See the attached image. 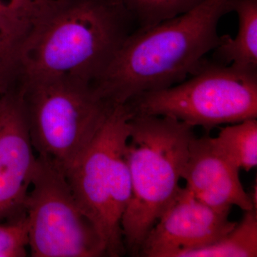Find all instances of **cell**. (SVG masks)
Instances as JSON below:
<instances>
[{
    "label": "cell",
    "instance_id": "obj_6",
    "mask_svg": "<svg viewBox=\"0 0 257 257\" xmlns=\"http://www.w3.org/2000/svg\"><path fill=\"white\" fill-rule=\"evenodd\" d=\"M133 115L170 116L207 130L257 117V72L204 61L190 78L126 103Z\"/></svg>",
    "mask_w": 257,
    "mask_h": 257
},
{
    "label": "cell",
    "instance_id": "obj_16",
    "mask_svg": "<svg viewBox=\"0 0 257 257\" xmlns=\"http://www.w3.org/2000/svg\"><path fill=\"white\" fill-rule=\"evenodd\" d=\"M29 250L26 214L13 220L0 222V257H25Z\"/></svg>",
    "mask_w": 257,
    "mask_h": 257
},
{
    "label": "cell",
    "instance_id": "obj_8",
    "mask_svg": "<svg viewBox=\"0 0 257 257\" xmlns=\"http://www.w3.org/2000/svg\"><path fill=\"white\" fill-rule=\"evenodd\" d=\"M230 211L211 207L181 188L144 239L139 256L177 257L214 242L237 224L229 220Z\"/></svg>",
    "mask_w": 257,
    "mask_h": 257
},
{
    "label": "cell",
    "instance_id": "obj_1",
    "mask_svg": "<svg viewBox=\"0 0 257 257\" xmlns=\"http://www.w3.org/2000/svg\"><path fill=\"white\" fill-rule=\"evenodd\" d=\"M231 0H204L195 8L130 34L94 84L110 104L165 89L195 73L220 42L218 26Z\"/></svg>",
    "mask_w": 257,
    "mask_h": 257
},
{
    "label": "cell",
    "instance_id": "obj_12",
    "mask_svg": "<svg viewBox=\"0 0 257 257\" xmlns=\"http://www.w3.org/2000/svg\"><path fill=\"white\" fill-rule=\"evenodd\" d=\"M231 12L238 16L237 33L221 37L216 55L222 64L257 72V0H231Z\"/></svg>",
    "mask_w": 257,
    "mask_h": 257
},
{
    "label": "cell",
    "instance_id": "obj_3",
    "mask_svg": "<svg viewBox=\"0 0 257 257\" xmlns=\"http://www.w3.org/2000/svg\"><path fill=\"white\" fill-rule=\"evenodd\" d=\"M194 137L192 126L175 118L132 114L126 146L132 194L121 221L132 256H139L144 239L182 188Z\"/></svg>",
    "mask_w": 257,
    "mask_h": 257
},
{
    "label": "cell",
    "instance_id": "obj_11",
    "mask_svg": "<svg viewBox=\"0 0 257 257\" xmlns=\"http://www.w3.org/2000/svg\"><path fill=\"white\" fill-rule=\"evenodd\" d=\"M53 8L36 3L0 9V92H8L18 79L24 48Z\"/></svg>",
    "mask_w": 257,
    "mask_h": 257
},
{
    "label": "cell",
    "instance_id": "obj_5",
    "mask_svg": "<svg viewBox=\"0 0 257 257\" xmlns=\"http://www.w3.org/2000/svg\"><path fill=\"white\" fill-rule=\"evenodd\" d=\"M131 116L126 104L111 106L66 177L77 201L96 225L109 256L126 252L121 221L132 194L126 156Z\"/></svg>",
    "mask_w": 257,
    "mask_h": 257
},
{
    "label": "cell",
    "instance_id": "obj_2",
    "mask_svg": "<svg viewBox=\"0 0 257 257\" xmlns=\"http://www.w3.org/2000/svg\"><path fill=\"white\" fill-rule=\"evenodd\" d=\"M130 16L120 0H59L24 48L20 84L94 86L130 35Z\"/></svg>",
    "mask_w": 257,
    "mask_h": 257
},
{
    "label": "cell",
    "instance_id": "obj_14",
    "mask_svg": "<svg viewBox=\"0 0 257 257\" xmlns=\"http://www.w3.org/2000/svg\"><path fill=\"white\" fill-rule=\"evenodd\" d=\"M216 148L239 170L249 172L257 165L256 119L244 120L221 128L211 138Z\"/></svg>",
    "mask_w": 257,
    "mask_h": 257
},
{
    "label": "cell",
    "instance_id": "obj_18",
    "mask_svg": "<svg viewBox=\"0 0 257 257\" xmlns=\"http://www.w3.org/2000/svg\"><path fill=\"white\" fill-rule=\"evenodd\" d=\"M3 94H4V93L0 92V98H1V96L2 95H3Z\"/></svg>",
    "mask_w": 257,
    "mask_h": 257
},
{
    "label": "cell",
    "instance_id": "obj_9",
    "mask_svg": "<svg viewBox=\"0 0 257 257\" xmlns=\"http://www.w3.org/2000/svg\"><path fill=\"white\" fill-rule=\"evenodd\" d=\"M37 166L18 89L0 98V222L25 214Z\"/></svg>",
    "mask_w": 257,
    "mask_h": 257
},
{
    "label": "cell",
    "instance_id": "obj_10",
    "mask_svg": "<svg viewBox=\"0 0 257 257\" xmlns=\"http://www.w3.org/2000/svg\"><path fill=\"white\" fill-rule=\"evenodd\" d=\"M239 170L216 148L211 137H194L182 179L194 197L211 207L236 206L244 211H256L249 194L243 188Z\"/></svg>",
    "mask_w": 257,
    "mask_h": 257
},
{
    "label": "cell",
    "instance_id": "obj_7",
    "mask_svg": "<svg viewBox=\"0 0 257 257\" xmlns=\"http://www.w3.org/2000/svg\"><path fill=\"white\" fill-rule=\"evenodd\" d=\"M25 214L32 256H106L101 234L65 176L38 158Z\"/></svg>",
    "mask_w": 257,
    "mask_h": 257
},
{
    "label": "cell",
    "instance_id": "obj_4",
    "mask_svg": "<svg viewBox=\"0 0 257 257\" xmlns=\"http://www.w3.org/2000/svg\"><path fill=\"white\" fill-rule=\"evenodd\" d=\"M18 91L37 158L67 177L112 104L82 83H28Z\"/></svg>",
    "mask_w": 257,
    "mask_h": 257
},
{
    "label": "cell",
    "instance_id": "obj_17",
    "mask_svg": "<svg viewBox=\"0 0 257 257\" xmlns=\"http://www.w3.org/2000/svg\"><path fill=\"white\" fill-rule=\"evenodd\" d=\"M40 1H42V0H0V9Z\"/></svg>",
    "mask_w": 257,
    "mask_h": 257
},
{
    "label": "cell",
    "instance_id": "obj_15",
    "mask_svg": "<svg viewBox=\"0 0 257 257\" xmlns=\"http://www.w3.org/2000/svg\"><path fill=\"white\" fill-rule=\"evenodd\" d=\"M204 0H120L141 28L152 26L195 8Z\"/></svg>",
    "mask_w": 257,
    "mask_h": 257
},
{
    "label": "cell",
    "instance_id": "obj_13",
    "mask_svg": "<svg viewBox=\"0 0 257 257\" xmlns=\"http://www.w3.org/2000/svg\"><path fill=\"white\" fill-rule=\"evenodd\" d=\"M257 256V214L245 211L234 229L220 239L206 246L187 250L177 257Z\"/></svg>",
    "mask_w": 257,
    "mask_h": 257
}]
</instances>
